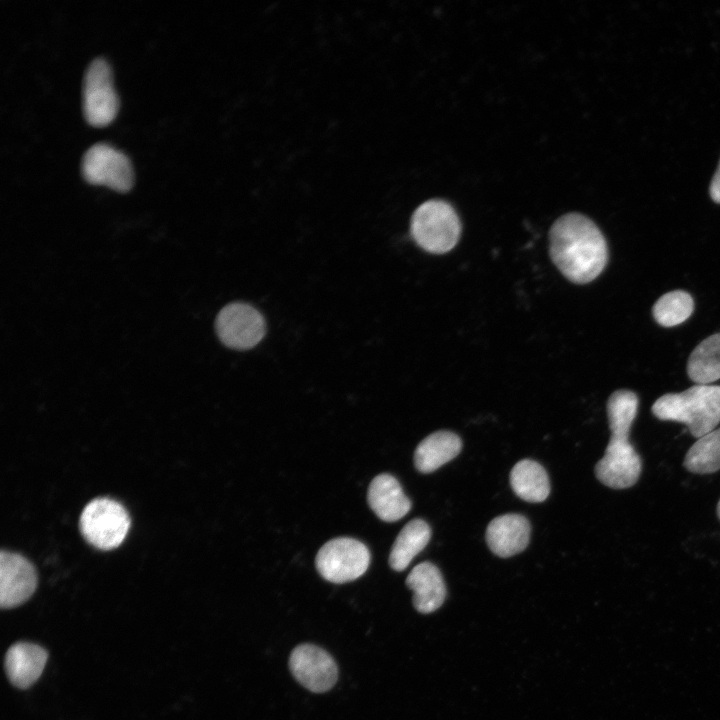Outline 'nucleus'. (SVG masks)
Listing matches in <instances>:
<instances>
[{
  "mask_svg": "<svg viewBox=\"0 0 720 720\" xmlns=\"http://www.w3.org/2000/svg\"><path fill=\"white\" fill-rule=\"evenodd\" d=\"M462 442L451 431H436L424 438L416 447L414 463L421 473H430L455 458Z\"/></svg>",
  "mask_w": 720,
  "mask_h": 720,
  "instance_id": "obj_16",
  "label": "nucleus"
},
{
  "mask_svg": "<svg viewBox=\"0 0 720 720\" xmlns=\"http://www.w3.org/2000/svg\"><path fill=\"white\" fill-rule=\"evenodd\" d=\"M289 668L302 686L315 693L330 690L338 678V668L333 657L312 644H302L293 649Z\"/></svg>",
  "mask_w": 720,
  "mask_h": 720,
  "instance_id": "obj_9",
  "label": "nucleus"
},
{
  "mask_svg": "<svg viewBox=\"0 0 720 720\" xmlns=\"http://www.w3.org/2000/svg\"><path fill=\"white\" fill-rule=\"evenodd\" d=\"M549 250L560 272L577 284L597 278L608 260L603 234L592 220L580 213L565 214L553 223Z\"/></svg>",
  "mask_w": 720,
  "mask_h": 720,
  "instance_id": "obj_1",
  "label": "nucleus"
},
{
  "mask_svg": "<svg viewBox=\"0 0 720 720\" xmlns=\"http://www.w3.org/2000/svg\"><path fill=\"white\" fill-rule=\"evenodd\" d=\"M130 527L128 512L119 502L110 498L90 501L80 516V530L94 547L111 550L118 547Z\"/></svg>",
  "mask_w": 720,
  "mask_h": 720,
  "instance_id": "obj_4",
  "label": "nucleus"
},
{
  "mask_svg": "<svg viewBox=\"0 0 720 720\" xmlns=\"http://www.w3.org/2000/svg\"><path fill=\"white\" fill-rule=\"evenodd\" d=\"M370 564V552L360 541L339 537L318 551L315 565L319 574L332 583H346L362 576Z\"/></svg>",
  "mask_w": 720,
  "mask_h": 720,
  "instance_id": "obj_5",
  "label": "nucleus"
},
{
  "mask_svg": "<svg viewBox=\"0 0 720 720\" xmlns=\"http://www.w3.org/2000/svg\"><path fill=\"white\" fill-rule=\"evenodd\" d=\"M654 416L687 426L692 436L700 438L720 423V386L696 384L680 393H667L652 405Z\"/></svg>",
  "mask_w": 720,
  "mask_h": 720,
  "instance_id": "obj_2",
  "label": "nucleus"
},
{
  "mask_svg": "<svg viewBox=\"0 0 720 720\" xmlns=\"http://www.w3.org/2000/svg\"><path fill=\"white\" fill-rule=\"evenodd\" d=\"M431 537L429 525L422 519H412L399 532L389 555V565L395 571H403L412 559L428 544Z\"/></svg>",
  "mask_w": 720,
  "mask_h": 720,
  "instance_id": "obj_18",
  "label": "nucleus"
},
{
  "mask_svg": "<svg viewBox=\"0 0 720 720\" xmlns=\"http://www.w3.org/2000/svg\"><path fill=\"white\" fill-rule=\"evenodd\" d=\"M709 193L711 199L720 204V162L710 184Z\"/></svg>",
  "mask_w": 720,
  "mask_h": 720,
  "instance_id": "obj_23",
  "label": "nucleus"
},
{
  "mask_svg": "<svg viewBox=\"0 0 720 720\" xmlns=\"http://www.w3.org/2000/svg\"><path fill=\"white\" fill-rule=\"evenodd\" d=\"M367 501L373 512L383 521L394 522L411 509V502L400 483L390 474H379L371 481Z\"/></svg>",
  "mask_w": 720,
  "mask_h": 720,
  "instance_id": "obj_13",
  "label": "nucleus"
},
{
  "mask_svg": "<svg viewBox=\"0 0 720 720\" xmlns=\"http://www.w3.org/2000/svg\"><path fill=\"white\" fill-rule=\"evenodd\" d=\"M406 585L413 591V604L420 613L437 610L446 597V587L439 569L430 562L416 565L406 578Z\"/></svg>",
  "mask_w": 720,
  "mask_h": 720,
  "instance_id": "obj_15",
  "label": "nucleus"
},
{
  "mask_svg": "<svg viewBox=\"0 0 720 720\" xmlns=\"http://www.w3.org/2000/svg\"><path fill=\"white\" fill-rule=\"evenodd\" d=\"M410 231L414 241L422 249L443 254L457 244L461 223L449 203L433 199L416 208L411 217Z\"/></svg>",
  "mask_w": 720,
  "mask_h": 720,
  "instance_id": "obj_3",
  "label": "nucleus"
},
{
  "mask_svg": "<svg viewBox=\"0 0 720 720\" xmlns=\"http://www.w3.org/2000/svg\"><path fill=\"white\" fill-rule=\"evenodd\" d=\"M215 326L220 341L236 350L254 347L265 334V321L261 313L242 302L223 307L217 315Z\"/></svg>",
  "mask_w": 720,
  "mask_h": 720,
  "instance_id": "obj_8",
  "label": "nucleus"
},
{
  "mask_svg": "<svg viewBox=\"0 0 720 720\" xmlns=\"http://www.w3.org/2000/svg\"><path fill=\"white\" fill-rule=\"evenodd\" d=\"M687 373L700 385L720 379V333L707 337L696 346L688 359Z\"/></svg>",
  "mask_w": 720,
  "mask_h": 720,
  "instance_id": "obj_19",
  "label": "nucleus"
},
{
  "mask_svg": "<svg viewBox=\"0 0 720 720\" xmlns=\"http://www.w3.org/2000/svg\"><path fill=\"white\" fill-rule=\"evenodd\" d=\"M638 411V397L630 390L613 392L607 401V415L611 436L628 439Z\"/></svg>",
  "mask_w": 720,
  "mask_h": 720,
  "instance_id": "obj_21",
  "label": "nucleus"
},
{
  "mask_svg": "<svg viewBox=\"0 0 720 720\" xmlns=\"http://www.w3.org/2000/svg\"><path fill=\"white\" fill-rule=\"evenodd\" d=\"M81 173L90 184L106 185L122 193L132 187L134 180L129 158L106 143H96L85 151Z\"/></svg>",
  "mask_w": 720,
  "mask_h": 720,
  "instance_id": "obj_7",
  "label": "nucleus"
},
{
  "mask_svg": "<svg viewBox=\"0 0 720 720\" xmlns=\"http://www.w3.org/2000/svg\"><path fill=\"white\" fill-rule=\"evenodd\" d=\"M694 310L691 295L683 290H674L662 295L654 304L652 314L663 327H673L687 320Z\"/></svg>",
  "mask_w": 720,
  "mask_h": 720,
  "instance_id": "obj_22",
  "label": "nucleus"
},
{
  "mask_svg": "<svg viewBox=\"0 0 720 720\" xmlns=\"http://www.w3.org/2000/svg\"><path fill=\"white\" fill-rule=\"evenodd\" d=\"M597 479L613 489H626L638 481L642 461L628 439L611 436L604 456L595 465Z\"/></svg>",
  "mask_w": 720,
  "mask_h": 720,
  "instance_id": "obj_10",
  "label": "nucleus"
},
{
  "mask_svg": "<svg viewBox=\"0 0 720 720\" xmlns=\"http://www.w3.org/2000/svg\"><path fill=\"white\" fill-rule=\"evenodd\" d=\"M37 574L22 555L8 551L0 554V605L3 609L24 603L34 593Z\"/></svg>",
  "mask_w": 720,
  "mask_h": 720,
  "instance_id": "obj_11",
  "label": "nucleus"
},
{
  "mask_svg": "<svg viewBox=\"0 0 720 720\" xmlns=\"http://www.w3.org/2000/svg\"><path fill=\"white\" fill-rule=\"evenodd\" d=\"M47 652L39 645L19 642L12 645L5 655V671L10 682L18 688H28L41 676Z\"/></svg>",
  "mask_w": 720,
  "mask_h": 720,
  "instance_id": "obj_14",
  "label": "nucleus"
},
{
  "mask_svg": "<svg viewBox=\"0 0 720 720\" xmlns=\"http://www.w3.org/2000/svg\"><path fill=\"white\" fill-rule=\"evenodd\" d=\"M119 107L112 85L111 69L101 58L93 59L85 70L82 83V108L85 120L92 126L110 123Z\"/></svg>",
  "mask_w": 720,
  "mask_h": 720,
  "instance_id": "obj_6",
  "label": "nucleus"
},
{
  "mask_svg": "<svg viewBox=\"0 0 720 720\" xmlns=\"http://www.w3.org/2000/svg\"><path fill=\"white\" fill-rule=\"evenodd\" d=\"M683 465L696 474H709L720 470V428L698 438L687 451Z\"/></svg>",
  "mask_w": 720,
  "mask_h": 720,
  "instance_id": "obj_20",
  "label": "nucleus"
},
{
  "mask_svg": "<svg viewBox=\"0 0 720 720\" xmlns=\"http://www.w3.org/2000/svg\"><path fill=\"white\" fill-rule=\"evenodd\" d=\"M717 515H718V518H719V520H720V500H719L718 505H717Z\"/></svg>",
  "mask_w": 720,
  "mask_h": 720,
  "instance_id": "obj_24",
  "label": "nucleus"
},
{
  "mask_svg": "<svg viewBox=\"0 0 720 720\" xmlns=\"http://www.w3.org/2000/svg\"><path fill=\"white\" fill-rule=\"evenodd\" d=\"M510 484L521 499L537 503L550 493V483L545 469L536 461L524 459L515 464L510 473Z\"/></svg>",
  "mask_w": 720,
  "mask_h": 720,
  "instance_id": "obj_17",
  "label": "nucleus"
},
{
  "mask_svg": "<svg viewBox=\"0 0 720 720\" xmlns=\"http://www.w3.org/2000/svg\"><path fill=\"white\" fill-rule=\"evenodd\" d=\"M529 521L519 514H505L494 518L486 530L490 550L499 557H510L522 552L528 545Z\"/></svg>",
  "mask_w": 720,
  "mask_h": 720,
  "instance_id": "obj_12",
  "label": "nucleus"
}]
</instances>
